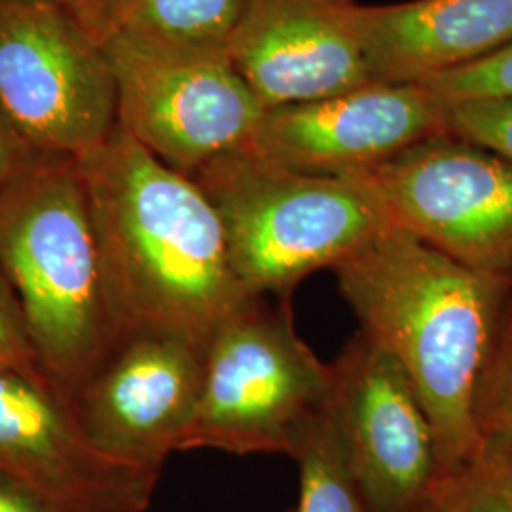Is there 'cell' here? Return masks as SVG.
<instances>
[{"instance_id": "6da1fadb", "label": "cell", "mask_w": 512, "mask_h": 512, "mask_svg": "<svg viewBox=\"0 0 512 512\" xmlns=\"http://www.w3.org/2000/svg\"><path fill=\"white\" fill-rule=\"evenodd\" d=\"M78 164L120 338L162 330L207 344L258 298L234 272L219 213L194 179L118 126Z\"/></svg>"}, {"instance_id": "7a4b0ae2", "label": "cell", "mask_w": 512, "mask_h": 512, "mask_svg": "<svg viewBox=\"0 0 512 512\" xmlns=\"http://www.w3.org/2000/svg\"><path fill=\"white\" fill-rule=\"evenodd\" d=\"M332 272L361 330L414 385L439 475L473 458L484 446L478 393L512 310V274L467 268L395 224Z\"/></svg>"}, {"instance_id": "3957f363", "label": "cell", "mask_w": 512, "mask_h": 512, "mask_svg": "<svg viewBox=\"0 0 512 512\" xmlns=\"http://www.w3.org/2000/svg\"><path fill=\"white\" fill-rule=\"evenodd\" d=\"M0 270L44 378L73 403L122 342L78 160L35 152L4 186Z\"/></svg>"}, {"instance_id": "277c9868", "label": "cell", "mask_w": 512, "mask_h": 512, "mask_svg": "<svg viewBox=\"0 0 512 512\" xmlns=\"http://www.w3.org/2000/svg\"><path fill=\"white\" fill-rule=\"evenodd\" d=\"M219 213L234 272L251 296L291 300L302 279L334 270L393 222L361 177H319L251 147L194 177Z\"/></svg>"}, {"instance_id": "5b68a950", "label": "cell", "mask_w": 512, "mask_h": 512, "mask_svg": "<svg viewBox=\"0 0 512 512\" xmlns=\"http://www.w3.org/2000/svg\"><path fill=\"white\" fill-rule=\"evenodd\" d=\"M289 304L255 298L209 338L181 452L291 456L298 431L327 408L332 366L298 336Z\"/></svg>"}, {"instance_id": "8992f818", "label": "cell", "mask_w": 512, "mask_h": 512, "mask_svg": "<svg viewBox=\"0 0 512 512\" xmlns=\"http://www.w3.org/2000/svg\"><path fill=\"white\" fill-rule=\"evenodd\" d=\"M0 114L38 154L74 160L118 126L107 48L61 0H0Z\"/></svg>"}, {"instance_id": "52a82bcc", "label": "cell", "mask_w": 512, "mask_h": 512, "mask_svg": "<svg viewBox=\"0 0 512 512\" xmlns=\"http://www.w3.org/2000/svg\"><path fill=\"white\" fill-rule=\"evenodd\" d=\"M118 97V128L171 169L194 177L251 147L266 105L228 52L186 50L110 35L105 42Z\"/></svg>"}, {"instance_id": "ba28073f", "label": "cell", "mask_w": 512, "mask_h": 512, "mask_svg": "<svg viewBox=\"0 0 512 512\" xmlns=\"http://www.w3.org/2000/svg\"><path fill=\"white\" fill-rule=\"evenodd\" d=\"M389 220L459 264L512 274V160L440 133L361 175Z\"/></svg>"}, {"instance_id": "9c48e42d", "label": "cell", "mask_w": 512, "mask_h": 512, "mask_svg": "<svg viewBox=\"0 0 512 512\" xmlns=\"http://www.w3.org/2000/svg\"><path fill=\"white\" fill-rule=\"evenodd\" d=\"M330 366L327 412L368 512H423L439 476L437 439L403 366L361 329Z\"/></svg>"}, {"instance_id": "30bf717a", "label": "cell", "mask_w": 512, "mask_h": 512, "mask_svg": "<svg viewBox=\"0 0 512 512\" xmlns=\"http://www.w3.org/2000/svg\"><path fill=\"white\" fill-rule=\"evenodd\" d=\"M205 344L175 332L122 338L71 403L82 433L107 458L162 473L181 452L202 389Z\"/></svg>"}, {"instance_id": "8fae6325", "label": "cell", "mask_w": 512, "mask_h": 512, "mask_svg": "<svg viewBox=\"0 0 512 512\" xmlns=\"http://www.w3.org/2000/svg\"><path fill=\"white\" fill-rule=\"evenodd\" d=\"M440 133H448V105L429 88L368 82L268 107L251 148L298 173L353 177Z\"/></svg>"}, {"instance_id": "7c38bea8", "label": "cell", "mask_w": 512, "mask_h": 512, "mask_svg": "<svg viewBox=\"0 0 512 512\" xmlns=\"http://www.w3.org/2000/svg\"><path fill=\"white\" fill-rule=\"evenodd\" d=\"M0 471L55 512H145L158 473L101 454L52 385L0 370Z\"/></svg>"}, {"instance_id": "4fadbf2b", "label": "cell", "mask_w": 512, "mask_h": 512, "mask_svg": "<svg viewBox=\"0 0 512 512\" xmlns=\"http://www.w3.org/2000/svg\"><path fill=\"white\" fill-rule=\"evenodd\" d=\"M355 0H247L228 55L266 107L372 82Z\"/></svg>"}, {"instance_id": "5bb4252c", "label": "cell", "mask_w": 512, "mask_h": 512, "mask_svg": "<svg viewBox=\"0 0 512 512\" xmlns=\"http://www.w3.org/2000/svg\"><path fill=\"white\" fill-rule=\"evenodd\" d=\"M372 82L425 84L512 42V0H410L361 6Z\"/></svg>"}, {"instance_id": "9a60e30c", "label": "cell", "mask_w": 512, "mask_h": 512, "mask_svg": "<svg viewBox=\"0 0 512 512\" xmlns=\"http://www.w3.org/2000/svg\"><path fill=\"white\" fill-rule=\"evenodd\" d=\"M245 4L247 0H124L114 33L171 48L228 52Z\"/></svg>"}, {"instance_id": "2e32d148", "label": "cell", "mask_w": 512, "mask_h": 512, "mask_svg": "<svg viewBox=\"0 0 512 512\" xmlns=\"http://www.w3.org/2000/svg\"><path fill=\"white\" fill-rule=\"evenodd\" d=\"M291 458L300 476L294 512H368L327 408L298 431Z\"/></svg>"}, {"instance_id": "e0dca14e", "label": "cell", "mask_w": 512, "mask_h": 512, "mask_svg": "<svg viewBox=\"0 0 512 512\" xmlns=\"http://www.w3.org/2000/svg\"><path fill=\"white\" fill-rule=\"evenodd\" d=\"M423 512H512V454L484 444L437 476Z\"/></svg>"}, {"instance_id": "ac0fdd59", "label": "cell", "mask_w": 512, "mask_h": 512, "mask_svg": "<svg viewBox=\"0 0 512 512\" xmlns=\"http://www.w3.org/2000/svg\"><path fill=\"white\" fill-rule=\"evenodd\" d=\"M476 421L484 444L512 454V310L478 393Z\"/></svg>"}, {"instance_id": "d6986e66", "label": "cell", "mask_w": 512, "mask_h": 512, "mask_svg": "<svg viewBox=\"0 0 512 512\" xmlns=\"http://www.w3.org/2000/svg\"><path fill=\"white\" fill-rule=\"evenodd\" d=\"M444 101L456 105L465 101L512 99V42L452 73L420 84Z\"/></svg>"}, {"instance_id": "ffe728a7", "label": "cell", "mask_w": 512, "mask_h": 512, "mask_svg": "<svg viewBox=\"0 0 512 512\" xmlns=\"http://www.w3.org/2000/svg\"><path fill=\"white\" fill-rule=\"evenodd\" d=\"M448 133L512 160V99L448 105Z\"/></svg>"}, {"instance_id": "44dd1931", "label": "cell", "mask_w": 512, "mask_h": 512, "mask_svg": "<svg viewBox=\"0 0 512 512\" xmlns=\"http://www.w3.org/2000/svg\"><path fill=\"white\" fill-rule=\"evenodd\" d=\"M0 370L48 382L38 366L18 298L6 275L0 270Z\"/></svg>"}, {"instance_id": "7402d4cb", "label": "cell", "mask_w": 512, "mask_h": 512, "mask_svg": "<svg viewBox=\"0 0 512 512\" xmlns=\"http://www.w3.org/2000/svg\"><path fill=\"white\" fill-rule=\"evenodd\" d=\"M63 6L78 19L93 37L103 44L116 31L124 0H61Z\"/></svg>"}, {"instance_id": "603a6c76", "label": "cell", "mask_w": 512, "mask_h": 512, "mask_svg": "<svg viewBox=\"0 0 512 512\" xmlns=\"http://www.w3.org/2000/svg\"><path fill=\"white\" fill-rule=\"evenodd\" d=\"M33 154L35 150L19 137L16 129L0 114V192Z\"/></svg>"}, {"instance_id": "cb8c5ba5", "label": "cell", "mask_w": 512, "mask_h": 512, "mask_svg": "<svg viewBox=\"0 0 512 512\" xmlns=\"http://www.w3.org/2000/svg\"><path fill=\"white\" fill-rule=\"evenodd\" d=\"M0 512H55L40 495L0 471Z\"/></svg>"}]
</instances>
